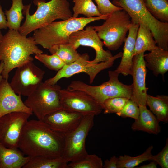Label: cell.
<instances>
[{
  "label": "cell",
  "instance_id": "5bb4252c",
  "mask_svg": "<svg viewBox=\"0 0 168 168\" xmlns=\"http://www.w3.org/2000/svg\"><path fill=\"white\" fill-rule=\"evenodd\" d=\"M68 44L76 50L80 46H89L93 49L96 53V57L94 60L90 61L93 64L105 62L113 56L109 51L104 49L103 42L93 26H87L85 30H80L72 33L69 36Z\"/></svg>",
  "mask_w": 168,
  "mask_h": 168
},
{
  "label": "cell",
  "instance_id": "d6986e66",
  "mask_svg": "<svg viewBox=\"0 0 168 168\" xmlns=\"http://www.w3.org/2000/svg\"><path fill=\"white\" fill-rule=\"evenodd\" d=\"M138 119L131 125L134 131H142L151 134L158 135L161 131L159 120L146 106L140 105Z\"/></svg>",
  "mask_w": 168,
  "mask_h": 168
},
{
  "label": "cell",
  "instance_id": "4fadbf2b",
  "mask_svg": "<svg viewBox=\"0 0 168 168\" xmlns=\"http://www.w3.org/2000/svg\"><path fill=\"white\" fill-rule=\"evenodd\" d=\"M31 115L16 112L0 117V143L8 148H18L22 129Z\"/></svg>",
  "mask_w": 168,
  "mask_h": 168
},
{
  "label": "cell",
  "instance_id": "ba28073f",
  "mask_svg": "<svg viewBox=\"0 0 168 168\" xmlns=\"http://www.w3.org/2000/svg\"><path fill=\"white\" fill-rule=\"evenodd\" d=\"M60 86L49 85L42 82L24 103L38 119L43 120L47 115L62 109L60 102Z\"/></svg>",
  "mask_w": 168,
  "mask_h": 168
},
{
  "label": "cell",
  "instance_id": "484cf974",
  "mask_svg": "<svg viewBox=\"0 0 168 168\" xmlns=\"http://www.w3.org/2000/svg\"><path fill=\"white\" fill-rule=\"evenodd\" d=\"M51 54L57 55L65 65L75 61L81 57L77 50L69 44H55L49 49Z\"/></svg>",
  "mask_w": 168,
  "mask_h": 168
},
{
  "label": "cell",
  "instance_id": "ffe728a7",
  "mask_svg": "<svg viewBox=\"0 0 168 168\" xmlns=\"http://www.w3.org/2000/svg\"><path fill=\"white\" fill-rule=\"evenodd\" d=\"M146 67L152 71L156 77H164L168 70V51L158 46L149 53L144 54Z\"/></svg>",
  "mask_w": 168,
  "mask_h": 168
},
{
  "label": "cell",
  "instance_id": "d6a6232c",
  "mask_svg": "<svg viewBox=\"0 0 168 168\" xmlns=\"http://www.w3.org/2000/svg\"><path fill=\"white\" fill-rule=\"evenodd\" d=\"M139 112L138 105L135 102L129 99L122 109L116 114L123 118L129 117L135 120L138 119Z\"/></svg>",
  "mask_w": 168,
  "mask_h": 168
},
{
  "label": "cell",
  "instance_id": "2e32d148",
  "mask_svg": "<svg viewBox=\"0 0 168 168\" xmlns=\"http://www.w3.org/2000/svg\"><path fill=\"white\" fill-rule=\"evenodd\" d=\"M85 116L62 108L47 115L43 120L51 129L64 135L75 130Z\"/></svg>",
  "mask_w": 168,
  "mask_h": 168
},
{
  "label": "cell",
  "instance_id": "e575fe53",
  "mask_svg": "<svg viewBox=\"0 0 168 168\" xmlns=\"http://www.w3.org/2000/svg\"><path fill=\"white\" fill-rule=\"evenodd\" d=\"M151 161L156 162L162 168H168V138L162 150L157 154L153 156Z\"/></svg>",
  "mask_w": 168,
  "mask_h": 168
},
{
  "label": "cell",
  "instance_id": "e0dca14e",
  "mask_svg": "<svg viewBox=\"0 0 168 168\" xmlns=\"http://www.w3.org/2000/svg\"><path fill=\"white\" fill-rule=\"evenodd\" d=\"M21 112L32 115L31 110L11 87L8 80L3 78L0 85V117L6 114Z\"/></svg>",
  "mask_w": 168,
  "mask_h": 168
},
{
  "label": "cell",
  "instance_id": "f546056e",
  "mask_svg": "<svg viewBox=\"0 0 168 168\" xmlns=\"http://www.w3.org/2000/svg\"><path fill=\"white\" fill-rule=\"evenodd\" d=\"M103 164L101 158L96 155L88 154L81 159L68 164L67 168H102Z\"/></svg>",
  "mask_w": 168,
  "mask_h": 168
},
{
  "label": "cell",
  "instance_id": "9a60e30c",
  "mask_svg": "<svg viewBox=\"0 0 168 168\" xmlns=\"http://www.w3.org/2000/svg\"><path fill=\"white\" fill-rule=\"evenodd\" d=\"M144 53L134 55L131 75L133 79V89L130 99L139 106H146L147 91L145 79L147 72L144 58Z\"/></svg>",
  "mask_w": 168,
  "mask_h": 168
},
{
  "label": "cell",
  "instance_id": "9c48e42d",
  "mask_svg": "<svg viewBox=\"0 0 168 168\" xmlns=\"http://www.w3.org/2000/svg\"><path fill=\"white\" fill-rule=\"evenodd\" d=\"M122 54V52H120L105 62L93 64L89 60L88 54H83L75 61L69 64L65 65L54 77L46 80L44 82L48 85H53L57 84L63 78H68L74 74L84 72L89 76V82L91 84L100 72L112 67L116 59L121 58Z\"/></svg>",
  "mask_w": 168,
  "mask_h": 168
},
{
  "label": "cell",
  "instance_id": "4dcf8cb0",
  "mask_svg": "<svg viewBox=\"0 0 168 168\" xmlns=\"http://www.w3.org/2000/svg\"><path fill=\"white\" fill-rule=\"evenodd\" d=\"M35 58L51 70L58 71L65 65L59 57L55 54L49 55L42 53L35 54Z\"/></svg>",
  "mask_w": 168,
  "mask_h": 168
},
{
  "label": "cell",
  "instance_id": "5b68a950",
  "mask_svg": "<svg viewBox=\"0 0 168 168\" xmlns=\"http://www.w3.org/2000/svg\"><path fill=\"white\" fill-rule=\"evenodd\" d=\"M145 0H113L112 3L125 10L131 23H142L151 30L157 46L168 51V23L162 22L153 17L145 5Z\"/></svg>",
  "mask_w": 168,
  "mask_h": 168
},
{
  "label": "cell",
  "instance_id": "f35d334b",
  "mask_svg": "<svg viewBox=\"0 0 168 168\" xmlns=\"http://www.w3.org/2000/svg\"><path fill=\"white\" fill-rule=\"evenodd\" d=\"M4 64L1 61L0 63V85L3 78L2 74V72L4 68Z\"/></svg>",
  "mask_w": 168,
  "mask_h": 168
},
{
  "label": "cell",
  "instance_id": "8992f818",
  "mask_svg": "<svg viewBox=\"0 0 168 168\" xmlns=\"http://www.w3.org/2000/svg\"><path fill=\"white\" fill-rule=\"evenodd\" d=\"M119 74L115 71H110L108 72V81L100 85L92 86L80 81H74L68 86L67 89L82 91L86 93L101 106L106 100L110 98L123 97L130 99L133 85H127L121 82L118 79Z\"/></svg>",
  "mask_w": 168,
  "mask_h": 168
},
{
  "label": "cell",
  "instance_id": "836d02e7",
  "mask_svg": "<svg viewBox=\"0 0 168 168\" xmlns=\"http://www.w3.org/2000/svg\"><path fill=\"white\" fill-rule=\"evenodd\" d=\"M97 9L102 15H109L114 11L122 9L112 3L110 0H94Z\"/></svg>",
  "mask_w": 168,
  "mask_h": 168
},
{
  "label": "cell",
  "instance_id": "8fae6325",
  "mask_svg": "<svg viewBox=\"0 0 168 168\" xmlns=\"http://www.w3.org/2000/svg\"><path fill=\"white\" fill-rule=\"evenodd\" d=\"M60 97L62 109L84 115H98L103 110L91 96L82 91L61 89Z\"/></svg>",
  "mask_w": 168,
  "mask_h": 168
},
{
  "label": "cell",
  "instance_id": "6da1fadb",
  "mask_svg": "<svg viewBox=\"0 0 168 168\" xmlns=\"http://www.w3.org/2000/svg\"><path fill=\"white\" fill-rule=\"evenodd\" d=\"M63 134L51 129L43 120H28L22 129L18 147L27 156L61 157L64 148Z\"/></svg>",
  "mask_w": 168,
  "mask_h": 168
},
{
  "label": "cell",
  "instance_id": "1f68e13d",
  "mask_svg": "<svg viewBox=\"0 0 168 168\" xmlns=\"http://www.w3.org/2000/svg\"><path fill=\"white\" fill-rule=\"evenodd\" d=\"M129 99L123 97H116L106 100L101 106L105 114L119 112Z\"/></svg>",
  "mask_w": 168,
  "mask_h": 168
},
{
  "label": "cell",
  "instance_id": "cb8c5ba5",
  "mask_svg": "<svg viewBox=\"0 0 168 168\" xmlns=\"http://www.w3.org/2000/svg\"><path fill=\"white\" fill-rule=\"evenodd\" d=\"M12 5L8 10H6L5 15L7 21V26L9 30H18L21 22L24 18L22 11L24 8L22 0H12Z\"/></svg>",
  "mask_w": 168,
  "mask_h": 168
},
{
  "label": "cell",
  "instance_id": "74e56055",
  "mask_svg": "<svg viewBox=\"0 0 168 168\" xmlns=\"http://www.w3.org/2000/svg\"><path fill=\"white\" fill-rule=\"evenodd\" d=\"M150 162L146 165H142L139 167L138 168H157V164L155 161H152Z\"/></svg>",
  "mask_w": 168,
  "mask_h": 168
},
{
  "label": "cell",
  "instance_id": "ac0fdd59",
  "mask_svg": "<svg viewBox=\"0 0 168 168\" xmlns=\"http://www.w3.org/2000/svg\"><path fill=\"white\" fill-rule=\"evenodd\" d=\"M139 27V24L131 23L129 28L128 35L124 42L121 62L115 70L119 74L125 76L131 74L133 59L134 55L135 45Z\"/></svg>",
  "mask_w": 168,
  "mask_h": 168
},
{
  "label": "cell",
  "instance_id": "ab89813d",
  "mask_svg": "<svg viewBox=\"0 0 168 168\" xmlns=\"http://www.w3.org/2000/svg\"><path fill=\"white\" fill-rule=\"evenodd\" d=\"M3 36L2 35L1 32L0 30V44L2 40Z\"/></svg>",
  "mask_w": 168,
  "mask_h": 168
},
{
  "label": "cell",
  "instance_id": "603a6c76",
  "mask_svg": "<svg viewBox=\"0 0 168 168\" xmlns=\"http://www.w3.org/2000/svg\"><path fill=\"white\" fill-rule=\"evenodd\" d=\"M146 105L150 111L159 120L165 123L168 122V96L158 95L153 96L147 94Z\"/></svg>",
  "mask_w": 168,
  "mask_h": 168
},
{
  "label": "cell",
  "instance_id": "3957f363",
  "mask_svg": "<svg viewBox=\"0 0 168 168\" xmlns=\"http://www.w3.org/2000/svg\"><path fill=\"white\" fill-rule=\"evenodd\" d=\"M33 2L37 6L33 14L29 13L31 4L24 5L22 11L26 19L18 30L22 35L26 36L32 32L56 20H64L72 16L68 0H51L47 2L44 0H34Z\"/></svg>",
  "mask_w": 168,
  "mask_h": 168
},
{
  "label": "cell",
  "instance_id": "d4e9b609",
  "mask_svg": "<svg viewBox=\"0 0 168 168\" xmlns=\"http://www.w3.org/2000/svg\"><path fill=\"white\" fill-rule=\"evenodd\" d=\"M68 164L61 157L51 158L38 156L31 157L22 168H67Z\"/></svg>",
  "mask_w": 168,
  "mask_h": 168
},
{
  "label": "cell",
  "instance_id": "44dd1931",
  "mask_svg": "<svg viewBox=\"0 0 168 168\" xmlns=\"http://www.w3.org/2000/svg\"><path fill=\"white\" fill-rule=\"evenodd\" d=\"M18 148L6 147L0 143V168H21L30 159Z\"/></svg>",
  "mask_w": 168,
  "mask_h": 168
},
{
  "label": "cell",
  "instance_id": "52a82bcc",
  "mask_svg": "<svg viewBox=\"0 0 168 168\" xmlns=\"http://www.w3.org/2000/svg\"><path fill=\"white\" fill-rule=\"evenodd\" d=\"M103 24L93 27L108 49H118L124 42L131 23V18L123 9L113 12Z\"/></svg>",
  "mask_w": 168,
  "mask_h": 168
},
{
  "label": "cell",
  "instance_id": "8d00e7d4",
  "mask_svg": "<svg viewBox=\"0 0 168 168\" xmlns=\"http://www.w3.org/2000/svg\"><path fill=\"white\" fill-rule=\"evenodd\" d=\"M7 21L5 13L3 11L2 7L0 2V30L6 29L7 28Z\"/></svg>",
  "mask_w": 168,
  "mask_h": 168
},
{
  "label": "cell",
  "instance_id": "277c9868",
  "mask_svg": "<svg viewBox=\"0 0 168 168\" xmlns=\"http://www.w3.org/2000/svg\"><path fill=\"white\" fill-rule=\"evenodd\" d=\"M109 15L90 18L72 17L61 21H53L34 31L32 37L36 44L46 49L55 44H68L69 36L72 33L83 30L91 22L105 20Z\"/></svg>",
  "mask_w": 168,
  "mask_h": 168
},
{
  "label": "cell",
  "instance_id": "7402d4cb",
  "mask_svg": "<svg viewBox=\"0 0 168 168\" xmlns=\"http://www.w3.org/2000/svg\"><path fill=\"white\" fill-rule=\"evenodd\" d=\"M156 44L151 30L144 24L140 23L136 38L134 55L147 51H150L157 47Z\"/></svg>",
  "mask_w": 168,
  "mask_h": 168
},
{
  "label": "cell",
  "instance_id": "4316f807",
  "mask_svg": "<svg viewBox=\"0 0 168 168\" xmlns=\"http://www.w3.org/2000/svg\"><path fill=\"white\" fill-rule=\"evenodd\" d=\"M153 146L151 145L142 154L136 156L127 155L120 156L117 164V168H133L147 161H151L153 155Z\"/></svg>",
  "mask_w": 168,
  "mask_h": 168
},
{
  "label": "cell",
  "instance_id": "7c38bea8",
  "mask_svg": "<svg viewBox=\"0 0 168 168\" xmlns=\"http://www.w3.org/2000/svg\"><path fill=\"white\" fill-rule=\"evenodd\" d=\"M16 68L10 86L16 94L27 97L42 82L45 72L33 61Z\"/></svg>",
  "mask_w": 168,
  "mask_h": 168
},
{
  "label": "cell",
  "instance_id": "83f0119b",
  "mask_svg": "<svg viewBox=\"0 0 168 168\" xmlns=\"http://www.w3.org/2000/svg\"><path fill=\"white\" fill-rule=\"evenodd\" d=\"M145 4L153 17L162 22L168 23V0H145Z\"/></svg>",
  "mask_w": 168,
  "mask_h": 168
},
{
  "label": "cell",
  "instance_id": "d590c367",
  "mask_svg": "<svg viewBox=\"0 0 168 168\" xmlns=\"http://www.w3.org/2000/svg\"><path fill=\"white\" fill-rule=\"evenodd\" d=\"M119 157L115 156L111 157L110 160L106 159L103 164L104 168H117V164Z\"/></svg>",
  "mask_w": 168,
  "mask_h": 168
},
{
  "label": "cell",
  "instance_id": "7a4b0ae2",
  "mask_svg": "<svg viewBox=\"0 0 168 168\" xmlns=\"http://www.w3.org/2000/svg\"><path fill=\"white\" fill-rule=\"evenodd\" d=\"M32 37H27L18 30H9L0 44V61L4 64L2 74L8 80L12 70L33 61L31 56L43 53Z\"/></svg>",
  "mask_w": 168,
  "mask_h": 168
},
{
  "label": "cell",
  "instance_id": "30bf717a",
  "mask_svg": "<svg viewBox=\"0 0 168 168\" xmlns=\"http://www.w3.org/2000/svg\"><path fill=\"white\" fill-rule=\"evenodd\" d=\"M94 116L85 115L75 130L64 135V146L61 157L67 163L81 159L88 154L86 149V140L94 125Z\"/></svg>",
  "mask_w": 168,
  "mask_h": 168
},
{
  "label": "cell",
  "instance_id": "f1b7e54d",
  "mask_svg": "<svg viewBox=\"0 0 168 168\" xmlns=\"http://www.w3.org/2000/svg\"><path fill=\"white\" fill-rule=\"evenodd\" d=\"M74 3L72 10V17H78L80 14H82L86 17L99 16L102 15L99 12L97 6L92 0H71Z\"/></svg>",
  "mask_w": 168,
  "mask_h": 168
}]
</instances>
